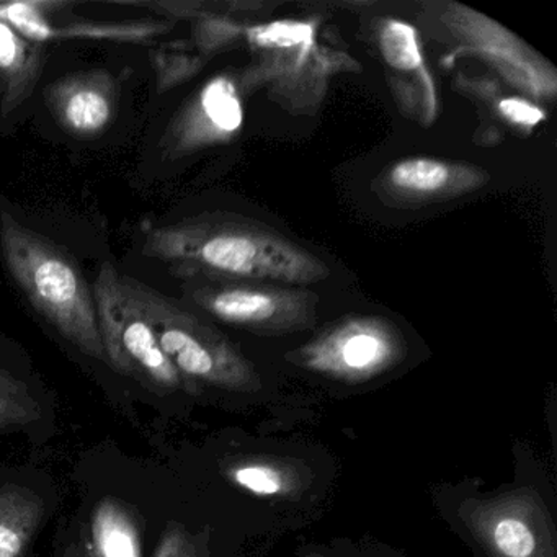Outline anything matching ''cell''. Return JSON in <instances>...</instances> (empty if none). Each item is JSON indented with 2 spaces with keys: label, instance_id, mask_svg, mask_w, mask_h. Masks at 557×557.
<instances>
[{
  "label": "cell",
  "instance_id": "cell-14",
  "mask_svg": "<svg viewBox=\"0 0 557 557\" xmlns=\"http://www.w3.org/2000/svg\"><path fill=\"white\" fill-rule=\"evenodd\" d=\"M227 481L257 497L288 498L305 484L301 471L293 462L270 456H247L224 468Z\"/></svg>",
  "mask_w": 557,
  "mask_h": 557
},
{
  "label": "cell",
  "instance_id": "cell-13",
  "mask_svg": "<svg viewBox=\"0 0 557 557\" xmlns=\"http://www.w3.org/2000/svg\"><path fill=\"white\" fill-rule=\"evenodd\" d=\"M44 517V500L35 492L0 487V557H25Z\"/></svg>",
  "mask_w": 557,
  "mask_h": 557
},
{
  "label": "cell",
  "instance_id": "cell-6",
  "mask_svg": "<svg viewBox=\"0 0 557 557\" xmlns=\"http://www.w3.org/2000/svg\"><path fill=\"white\" fill-rule=\"evenodd\" d=\"M459 520L488 557H557L553 517L533 488L469 498Z\"/></svg>",
  "mask_w": 557,
  "mask_h": 557
},
{
  "label": "cell",
  "instance_id": "cell-22",
  "mask_svg": "<svg viewBox=\"0 0 557 557\" xmlns=\"http://www.w3.org/2000/svg\"><path fill=\"white\" fill-rule=\"evenodd\" d=\"M299 557H337L332 554L325 553V550L314 549V547H306V549L299 550Z\"/></svg>",
  "mask_w": 557,
  "mask_h": 557
},
{
  "label": "cell",
  "instance_id": "cell-5",
  "mask_svg": "<svg viewBox=\"0 0 557 557\" xmlns=\"http://www.w3.org/2000/svg\"><path fill=\"white\" fill-rule=\"evenodd\" d=\"M406 338L380 315H354L332 324L293 355L305 370L341 383L374 380L403 363Z\"/></svg>",
  "mask_w": 557,
  "mask_h": 557
},
{
  "label": "cell",
  "instance_id": "cell-8",
  "mask_svg": "<svg viewBox=\"0 0 557 557\" xmlns=\"http://www.w3.org/2000/svg\"><path fill=\"white\" fill-rule=\"evenodd\" d=\"M244 123L243 102L231 77L208 81L165 128L159 148L168 159H181L227 143Z\"/></svg>",
  "mask_w": 557,
  "mask_h": 557
},
{
  "label": "cell",
  "instance_id": "cell-9",
  "mask_svg": "<svg viewBox=\"0 0 557 557\" xmlns=\"http://www.w3.org/2000/svg\"><path fill=\"white\" fill-rule=\"evenodd\" d=\"M119 81L107 70L67 74L45 89L48 109L64 132L76 138L102 135L116 115Z\"/></svg>",
  "mask_w": 557,
  "mask_h": 557
},
{
  "label": "cell",
  "instance_id": "cell-19",
  "mask_svg": "<svg viewBox=\"0 0 557 557\" xmlns=\"http://www.w3.org/2000/svg\"><path fill=\"white\" fill-rule=\"evenodd\" d=\"M151 63L158 74L159 92H165L177 86L197 71V61L182 54H169L164 51L151 54Z\"/></svg>",
  "mask_w": 557,
  "mask_h": 557
},
{
  "label": "cell",
  "instance_id": "cell-2",
  "mask_svg": "<svg viewBox=\"0 0 557 557\" xmlns=\"http://www.w3.org/2000/svg\"><path fill=\"white\" fill-rule=\"evenodd\" d=\"M0 256L35 309L64 338L107 361L92 289L63 249L0 208Z\"/></svg>",
  "mask_w": 557,
  "mask_h": 557
},
{
  "label": "cell",
  "instance_id": "cell-1",
  "mask_svg": "<svg viewBox=\"0 0 557 557\" xmlns=\"http://www.w3.org/2000/svg\"><path fill=\"white\" fill-rule=\"evenodd\" d=\"M143 253L185 272L314 285L331 275L324 260L272 227L230 214H201L143 227Z\"/></svg>",
  "mask_w": 557,
  "mask_h": 557
},
{
  "label": "cell",
  "instance_id": "cell-11",
  "mask_svg": "<svg viewBox=\"0 0 557 557\" xmlns=\"http://www.w3.org/2000/svg\"><path fill=\"white\" fill-rule=\"evenodd\" d=\"M45 48L0 22V110L5 116L30 99L44 73Z\"/></svg>",
  "mask_w": 557,
  "mask_h": 557
},
{
  "label": "cell",
  "instance_id": "cell-3",
  "mask_svg": "<svg viewBox=\"0 0 557 557\" xmlns=\"http://www.w3.org/2000/svg\"><path fill=\"white\" fill-rule=\"evenodd\" d=\"M125 283L151 322L159 347L188 383L236 393L260 389L257 368L213 325L138 280L125 275Z\"/></svg>",
  "mask_w": 557,
  "mask_h": 557
},
{
  "label": "cell",
  "instance_id": "cell-15",
  "mask_svg": "<svg viewBox=\"0 0 557 557\" xmlns=\"http://www.w3.org/2000/svg\"><path fill=\"white\" fill-rule=\"evenodd\" d=\"M92 557H143L141 533L129 508L103 498L92 511Z\"/></svg>",
  "mask_w": 557,
  "mask_h": 557
},
{
  "label": "cell",
  "instance_id": "cell-17",
  "mask_svg": "<svg viewBox=\"0 0 557 557\" xmlns=\"http://www.w3.org/2000/svg\"><path fill=\"white\" fill-rule=\"evenodd\" d=\"M40 417V404L27 384L0 368V432L32 425Z\"/></svg>",
  "mask_w": 557,
  "mask_h": 557
},
{
  "label": "cell",
  "instance_id": "cell-23",
  "mask_svg": "<svg viewBox=\"0 0 557 557\" xmlns=\"http://www.w3.org/2000/svg\"><path fill=\"white\" fill-rule=\"evenodd\" d=\"M64 557H92L89 554V550L84 549L83 546H77V544H73L70 549L66 550Z\"/></svg>",
  "mask_w": 557,
  "mask_h": 557
},
{
  "label": "cell",
  "instance_id": "cell-4",
  "mask_svg": "<svg viewBox=\"0 0 557 557\" xmlns=\"http://www.w3.org/2000/svg\"><path fill=\"white\" fill-rule=\"evenodd\" d=\"M92 293L107 363L159 391L190 389V383L159 347L154 329L129 293L125 275L109 260L100 267Z\"/></svg>",
  "mask_w": 557,
  "mask_h": 557
},
{
  "label": "cell",
  "instance_id": "cell-7",
  "mask_svg": "<svg viewBox=\"0 0 557 557\" xmlns=\"http://www.w3.org/2000/svg\"><path fill=\"white\" fill-rule=\"evenodd\" d=\"M185 292L208 314L253 334H293L306 331L315 321L318 296L288 285L198 283Z\"/></svg>",
  "mask_w": 557,
  "mask_h": 557
},
{
  "label": "cell",
  "instance_id": "cell-20",
  "mask_svg": "<svg viewBox=\"0 0 557 557\" xmlns=\"http://www.w3.org/2000/svg\"><path fill=\"white\" fill-rule=\"evenodd\" d=\"M497 112L505 122L524 129L534 128L546 120V112L523 97H505L498 100Z\"/></svg>",
  "mask_w": 557,
  "mask_h": 557
},
{
  "label": "cell",
  "instance_id": "cell-12",
  "mask_svg": "<svg viewBox=\"0 0 557 557\" xmlns=\"http://www.w3.org/2000/svg\"><path fill=\"white\" fill-rule=\"evenodd\" d=\"M474 17L475 24H479L478 27L472 24V21H468V18H471L468 9H466V15L465 12L459 14V21L466 22V25L471 27L468 30L461 28L462 34H468L469 38H472V40L468 41H471L475 48L481 47L482 54L491 58L495 66L500 67L505 76L511 77L510 81H513L515 86L527 90L523 79L518 74V66H523L524 71L534 74L540 79L556 84L554 77H547V73H556L550 67L544 66V61L541 58L534 57L533 51L527 50L517 38L511 37L507 30L492 24L482 15L474 14Z\"/></svg>",
  "mask_w": 557,
  "mask_h": 557
},
{
  "label": "cell",
  "instance_id": "cell-18",
  "mask_svg": "<svg viewBox=\"0 0 557 557\" xmlns=\"http://www.w3.org/2000/svg\"><path fill=\"white\" fill-rule=\"evenodd\" d=\"M253 48L270 51L299 50L314 44V28L305 22L283 21L247 30Z\"/></svg>",
  "mask_w": 557,
  "mask_h": 557
},
{
  "label": "cell",
  "instance_id": "cell-16",
  "mask_svg": "<svg viewBox=\"0 0 557 557\" xmlns=\"http://www.w3.org/2000/svg\"><path fill=\"white\" fill-rule=\"evenodd\" d=\"M381 57L394 71L413 73L423 71V54L420 50L419 35L416 28L406 22L386 21L377 35Z\"/></svg>",
  "mask_w": 557,
  "mask_h": 557
},
{
  "label": "cell",
  "instance_id": "cell-21",
  "mask_svg": "<svg viewBox=\"0 0 557 557\" xmlns=\"http://www.w3.org/2000/svg\"><path fill=\"white\" fill-rule=\"evenodd\" d=\"M152 557H201L197 540L182 524L169 523Z\"/></svg>",
  "mask_w": 557,
  "mask_h": 557
},
{
  "label": "cell",
  "instance_id": "cell-10",
  "mask_svg": "<svg viewBox=\"0 0 557 557\" xmlns=\"http://www.w3.org/2000/svg\"><path fill=\"white\" fill-rule=\"evenodd\" d=\"M488 175L471 164L433 158H407L383 172L377 188L381 194L403 203H432L478 190Z\"/></svg>",
  "mask_w": 557,
  "mask_h": 557
}]
</instances>
